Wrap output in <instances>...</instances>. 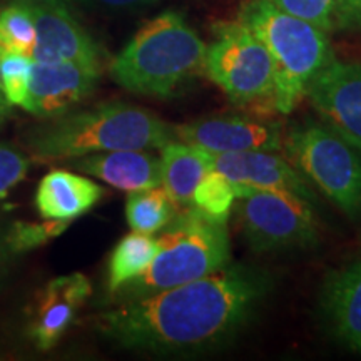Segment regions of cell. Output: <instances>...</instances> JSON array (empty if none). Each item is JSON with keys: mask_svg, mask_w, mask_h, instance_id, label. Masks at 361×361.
I'll use <instances>...</instances> for the list:
<instances>
[{"mask_svg": "<svg viewBox=\"0 0 361 361\" xmlns=\"http://www.w3.org/2000/svg\"><path fill=\"white\" fill-rule=\"evenodd\" d=\"M8 107H11V106H8V102L6 101V97H4L2 90H0V128H2L4 123H6V121H7Z\"/></svg>", "mask_w": 361, "mask_h": 361, "instance_id": "4dcf8cb0", "label": "cell"}, {"mask_svg": "<svg viewBox=\"0 0 361 361\" xmlns=\"http://www.w3.org/2000/svg\"><path fill=\"white\" fill-rule=\"evenodd\" d=\"M239 20L268 49L274 69L273 107L290 114L316 75L335 61L329 34L269 0H246Z\"/></svg>", "mask_w": 361, "mask_h": 361, "instance_id": "277c9868", "label": "cell"}, {"mask_svg": "<svg viewBox=\"0 0 361 361\" xmlns=\"http://www.w3.org/2000/svg\"><path fill=\"white\" fill-rule=\"evenodd\" d=\"M34 40V19L27 4L12 2L0 11V59L8 54L29 56Z\"/></svg>", "mask_w": 361, "mask_h": 361, "instance_id": "7402d4cb", "label": "cell"}, {"mask_svg": "<svg viewBox=\"0 0 361 361\" xmlns=\"http://www.w3.org/2000/svg\"><path fill=\"white\" fill-rule=\"evenodd\" d=\"M286 159L351 221L361 219V151L324 123L306 119L283 137Z\"/></svg>", "mask_w": 361, "mask_h": 361, "instance_id": "8992f818", "label": "cell"}, {"mask_svg": "<svg viewBox=\"0 0 361 361\" xmlns=\"http://www.w3.org/2000/svg\"><path fill=\"white\" fill-rule=\"evenodd\" d=\"M361 30V0H336L333 32Z\"/></svg>", "mask_w": 361, "mask_h": 361, "instance_id": "83f0119b", "label": "cell"}, {"mask_svg": "<svg viewBox=\"0 0 361 361\" xmlns=\"http://www.w3.org/2000/svg\"><path fill=\"white\" fill-rule=\"evenodd\" d=\"M322 123L361 151V62L333 61L308 87Z\"/></svg>", "mask_w": 361, "mask_h": 361, "instance_id": "30bf717a", "label": "cell"}, {"mask_svg": "<svg viewBox=\"0 0 361 361\" xmlns=\"http://www.w3.org/2000/svg\"><path fill=\"white\" fill-rule=\"evenodd\" d=\"M233 186L239 228L252 252L269 255L318 246V221L308 201L291 192Z\"/></svg>", "mask_w": 361, "mask_h": 361, "instance_id": "52a82bcc", "label": "cell"}, {"mask_svg": "<svg viewBox=\"0 0 361 361\" xmlns=\"http://www.w3.org/2000/svg\"><path fill=\"white\" fill-rule=\"evenodd\" d=\"M72 221L45 219L40 223L29 221H12L6 226V243L13 256L24 255L47 245L54 238H59L69 228Z\"/></svg>", "mask_w": 361, "mask_h": 361, "instance_id": "603a6c76", "label": "cell"}, {"mask_svg": "<svg viewBox=\"0 0 361 361\" xmlns=\"http://www.w3.org/2000/svg\"><path fill=\"white\" fill-rule=\"evenodd\" d=\"M32 12L35 40L29 57L34 62H72L101 72V49L75 20L69 7L27 4Z\"/></svg>", "mask_w": 361, "mask_h": 361, "instance_id": "8fae6325", "label": "cell"}, {"mask_svg": "<svg viewBox=\"0 0 361 361\" xmlns=\"http://www.w3.org/2000/svg\"><path fill=\"white\" fill-rule=\"evenodd\" d=\"M80 7L102 13H130L141 12L156 6L161 0H72Z\"/></svg>", "mask_w": 361, "mask_h": 361, "instance_id": "4316f807", "label": "cell"}, {"mask_svg": "<svg viewBox=\"0 0 361 361\" xmlns=\"http://www.w3.org/2000/svg\"><path fill=\"white\" fill-rule=\"evenodd\" d=\"M229 259L231 245L226 224L206 218L194 206L184 207L157 238V252L147 268L111 298L121 303L154 295L207 276Z\"/></svg>", "mask_w": 361, "mask_h": 361, "instance_id": "5b68a950", "label": "cell"}, {"mask_svg": "<svg viewBox=\"0 0 361 361\" xmlns=\"http://www.w3.org/2000/svg\"><path fill=\"white\" fill-rule=\"evenodd\" d=\"M92 293V284L82 273L54 278L39 293L29 319V338L35 348L49 351L78 316Z\"/></svg>", "mask_w": 361, "mask_h": 361, "instance_id": "4fadbf2b", "label": "cell"}, {"mask_svg": "<svg viewBox=\"0 0 361 361\" xmlns=\"http://www.w3.org/2000/svg\"><path fill=\"white\" fill-rule=\"evenodd\" d=\"M30 162L19 149L0 144V200L24 180Z\"/></svg>", "mask_w": 361, "mask_h": 361, "instance_id": "484cf974", "label": "cell"}, {"mask_svg": "<svg viewBox=\"0 0 361 361\" xmlns=\"http://www.w3.org/2000/svg\"><path fill=\"white\" fill-rule=\"evenodd\" d=\"M157 252V239L152 234L133 231L117 243L107 261L106 290L114 296L126 283L142 273Z\"/></svg>", "mask_w": 361, "mask_h": 361, "instance_id": "d6986e66", "label": "cell"}, {"mask_svg": "<svg viewBox=\"0 0 361 361\" xmlns=\"http://www.w3.org/2000/svg\"><path fill=\"white\" fill-rule=\"evenodd\" d=\"M318 310L329 335L361 355V258L329 271L319 291Z\"/></svg>", "mask_w": 361, "mask_h": 361, "instance_id": "5bb4252c", "label": "cell"}, {"mask_svg": "<svg viewBox=\"0 0 361 361\" xmlns=\"http://www.w3.org/2000/svg\"><path fill=\"white\" fill-rule=\"evenodd\" d=\"M211 169L226 176L234 184L283 191L300 196L310 204L316 202L314 191L303 176L293 168L290 161L268 151L228 152L211 154L206 152Z\"/></svg>", "mask_w": 361, "mask_h": 361, "instance_id": "9a60e30c", "label": "cell"}, {"mask_svg": "<svg viewBox=\"0 0 361 361\" xmlns=\"http://www.w3.org/2000/svg\"><path fill=\"white\" fill-rule=\"evenodd\" d=\"M176 141L174 128L154 112L126 102H102L44 119L25 134L35 162L72 159L121 149H161Z\"/></svg>", "mask_w": 361, "mask_h": 361, "instance_id": "7a4b0ae2", "label": "cell"}, {"mask_svg": "<svg viewBox=\"0 0 361 361\" xmlns=\"http://www.w3.org/2000/svg\"><path fill=\"white\" fill-rule=\"evenodd\" d=\"M274 288L269 271L228 263L214 273L137 300L96 318L117 346L157 356H196L229 346L256 318Z\"/></svg>", "mask_w": 361, "mask_h": 361, "instance_id": "6da1fadb", "label": "cell"}, {"mask_svg": "<svg viewBox=\"0 0 361 361\" xmlns=\"http://www.w3.org/2000/svg\"><path fill=\"white\" fill-rule=\"evenodd\" d=\"M211 169L206 151L171 141L161 147V186L178 209L192 206L194 189Z\"/></svg>", "mask_w": 361, "mask_h": 361, "instance_id": "ac0fdd59", "label": "cell"}, {"mask_svg": "<svg viewBox=\"0 0 361 361\" xmlns=\"http://www.w3.org/2000/svg\"><path fill=\"white\" fill-rule=\"evenodd\" d=\"M269 2L283 12L300 17L324 32H333V13H335L336 0H269Z\"/></svg>", "mask_w": 361, "mask_h": 361, "instance_id": "d4e9b609", "label": "cell"}, {"mask_svg": "<svg viewBox=\"0 0 361 361\" xmlns=\"http://www.w3.org/2000/svg\"><path fill=\"white\" fill-rule=\"evenodd\" d=\"M106 194L92 179L54 169L45 174L35 192V207L44 219L74 221L89 213Z\"/></svg>", "mask_w": 361, "mask_h": 361, "instance_id": "e0dca14e", "label": "cell"}, {"mask_svg": "<svg viewBox=\"0 0 361 361\" xmlns=\"http://www.w3.org/2000/svg\"><path fill=\"white\" fill-rule=\"evenodd\" d=\"M71 168L102 179L121 191H141L161 186V157L147 149H121L72 157Z\"/></svg>", "mask_w": 361, "mask_h": 361, "instance_id": "2e32d148", "label": "cell"}, {"mask_svg": "<svg viewBox=\"0 0 361 361\" xmlns=\"http://www.w3.org/2000/svg\"><path fill=\"white\" fill-rule=\"evenodd\" d=\"M13 258L16 256L12 255L6 243V226L0 223V288H2L4 281H6Z\"/></svg>", "mask_w": 361, "mask_h": 361, "instance_id": "f1b7e54d", "label": "cell"}, {"mask_svg": "<svg viewBox=\"0 0 361 361\" xmlns=\"http://www.w3.org/2000/svg\"><path fill=\"white\" fill-rule=\"evenodd\" d=\"M176 141L211 152L268 151L276 152L283 149V128L273 121L252 119L239 116L202 117L191 123L173 126Z\"/></svg>", "mask_w": 361, "mask_h": 361, "instance_id": "9c48e42d", "label": "cell"}, {"mask_svg": "<svg viewBox=\"0 0 361 361\" xmlns=\"http://www.w3.org/2000/svg\"><path fill=\"white\" fill-rule=\"evenodd\" d=\"M162 186L129 192L126 201V219L133 231L154 234L168 226L178 213Z\"/></svg>", "mask_w": 361, "mask_h": 361, "instance_id": "ffe728a7", "label": "cell"}, {"mask_svg": "<svg viewBox=\"0 0 361 361\" xmlns=\"http://www.w3.org/2000/svg\"><path fill=\"white\" fill-rule=\"evenodd\" d=\"M204 74L234 104H256L274 94L273 61L264 44L241 20L223 22L206 45Z\"/></svg>", "mask_w": 361, "mask_h": 361, "instance_id": "ba28073f", "label": "cell"}, {"mask_svg": "<svg viewBox=\"0 0 361 361\" xmlns=\"http://www.w3.org/2000/svg\"><path fill=\"white\" fill-rule=\"evenodd\" d=\"M32 59L24 54H8L0 59V90L8 106L24 107L29 94Z\"/></svg>", "mask_w": 361, "mask_h": 361, "instance_id": "cb8c5ba5", "label": "cell"}, {"mask_svg": "<svg viewBox=\"0 0 361 361\" xmlns=\"http://www.w3.org/2000/svg\"><path fill=\"white\" fill-rule=\"evenodd\" d=\"M13 2H24V4H51V6H62L69 7L72 6V0H13Z\"/></svg>", "mask_w": 361, "mask_h": 361, "instance_id": "f546056e", "label": "cell"}, {"mask_svg": "<svg viewBox=\"0 0 361 361\" xmlns=\"http://www.w3.org/2000/svg\"><path fill=\"white\" fill-rule=\"evenodd\" d=\"M204 54L206 44L183 13L166 11L134 34L109 74L129 92L168 99L204 72Z\"/></svg>", "mask_w": 361, "mask_h": 361, "instance_id": "3957f363", "label": "cell"}, {"mask_svg": "<svg viewBox=\"0 0 361 361\" xmlns=\"http://www.w3.org/2000/svg\"><path fill=\"white\" fill-rule=\"evenodd\" d=\"M236 202L233 183L218 171L209 169L194 189L192 206L216 223L226 224Z\"/></svg>", "mask_w": 361, "mask_h": 361, "instance_id": "44dd1931", "label": "cell"}, {"mask_svg": "<svg viewBox=\"0 0 361 361\" xmlns=\"http://www.w3.org/2000/svg\"><path fill=\"white\" fill-rule=\"evenodd\" d=\"M101 72L72 62H34L27 101L22 109L39 119H52L74 109L96 90Z\"/></svg>", "mask_w": 361, "mask_h": 361, "instance_id": "7c38bea8", "label": "cell"}]
</instances>
